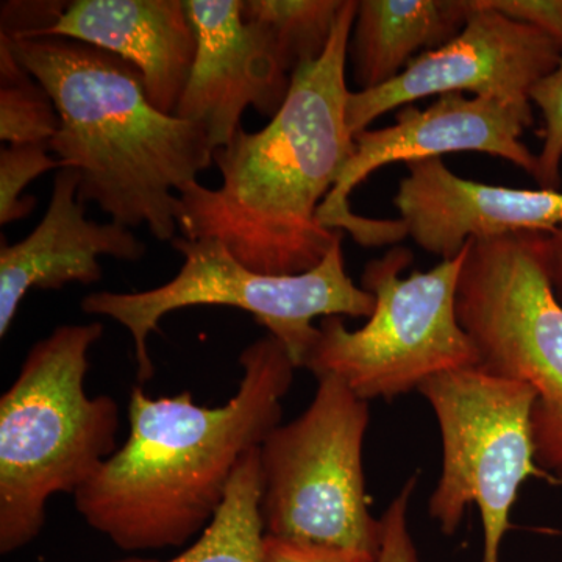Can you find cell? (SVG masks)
<instances>
[{
    "mask_svg": "<svg viewBox=\"0 0 562 562\" xmlns=\"http://www.w3.org/2000/svg\"><path fill=\"white\" fill-rule=\"evenodd\" d=\"M346 0L327 49L291 76L283 106L265 128H239L214 151L217 190L199 181L177 198V225L191 241L216 239L244 266L268 276L317 268L344 233L324 227L319 210L355 154L346 121V58L357 16Z\"/></svg>",
    "mask_w": 562,
    "mask_h": 562,
    "instance_id": "cell-1",
    "label": "cell"
},
{
    "mask_svg": "<svg viewBox=\"0 0 562 562\" xmlns=\"http://www.w3.org/2000/svg\"><path fill=\"white\" fill-rule=\"evenodd\" d=\"M238 391L221 406L191 392L132 390L127 441L76 495L77 513L124 552L187 546L213 522L244 454L281 424L297 371L283 344L257 339L239 355Z\"/></svg>",
    "mask_w": 562,
    "mask_h": 562,
    "instance_id": "cell-2",
    "label": "cell"
},
{
    "mask_svg": "<svg viewBox=\"0 0 562 562\" xmlns=\"http://www.w3.org/2000/svg\"><path fill=\"white\" fill-rule=\"evenodd\" d=\"M9 35L55 103L60 128L49 149L79 172V201L172 241L179 192L214 162L205 131L155 109L139 70L117 55L60 36Z\"/></svg>",
    "mask_w": 562,
    "mask_h": 562,
    "instance_id": "cell-3",
    "label": "cell"
},
{
    "mask_svg": "<svg viewBox=\"0 0 562 562\" xmlns=\"http://www.w3.org/2000/svg\"><path fill=\"white\" fill-rule=\"evenodd\" d=\"M101 322L60 325L33 344L0 397V553L35 541L58 494L76 495L117 452L120 406L85 390Z\"/></svg>",
    "mask_w": 562,
    "mask_h": 562,
    "instance_id": "cell-4",
    "label": "cell"
},
{
    "mask_svg": "<svg viewBox=\"0 0 562 562\" xmlns=\"http://www.w3.org/2000/svg\"><path fill=\"white\" fill-rule=\"evenodd\" d=\"M184 258L168 283L140 292H92L81 299V312L110 317L127 328L133 339L138 380L149 382L154 362L149 336L160 330L166 314L191 306H232L244 310L269 335L283 344L295 368L302 369L316 341L317 317H369L375 299L357 286L346 271L342 241L312 271L299 276H268L251 271L216 239L173 238Z\"/></svg>",
    "mask_w": 562,
    "mask_h": 562,
    "instance_id": "cell-5",
    "label": "cell"
},
{
    "mask_svg": "<svg viewBox=\"0 0 562 562\" xmlns=\"http://www.w3.org/2000/svg\"><path fill=\"white\" fill-rule=\"evenodd\" d=\"M465 247L430 271H402L413 254L395 246L366 265L361 288L375 299L368 322L349 330L342 317L321 321L303 368L335 376L362 401H392L439 373L480 364L479 351L457 316L458 280Z\"/></svg>",
    "mask_w": 562,
    "mask_h": 562,
    "instance_id": "cell-6",
    "label": "cell"
},
{
    "mask_svg": "<svg viewBox=\"0 0 562 562\" xmlns=\"http://www.w3.org/2000/svg\"><path fill=\"white\" fill-rule=\"evenodd\" d=\"M546 233L476 239L465 247L457 316L486 371L530 384L536 462L562 480V305L543 260Z\"/></svg>",
    "mask_w": 562,
    "mask_h": 562,
    "instance_id": "cell-7",
    "label": "cell"
},
{
    "mask_svg": "<svg viewBox=\"0 0 562 562\" xmlns=\"http://www.w3.org/2000/svg\"><path fill=\"white\" fill-rule=\"evenodd\" d=\"M369 424V402L335 376L317 379L308 408L260 447L266 535L379 558L383 525L369 508L362 468Z\"/></svg>",
    "mask_w": 562,
    "mask_h": 562,
    "instance_id": "cell-8",
    "label": "cell"
},
{
    "mask_svg": "<svg viewBox=\"0 0 562 562\" xmlns=\"http://www.w3.org/2000/svg\"><path fill=\"white\" fill-rule=\"evenodd\" d=\"M438 420L441 476L428 514L442 535L458 531L475 506L483 527L482 562H501L519 492L531 476L549 479L536 462L530 384L482 366L431 376L419 390Z\"/></svg>",
    "mask_w": 562,
    "mask_h": 562,
    "instance_id": "cell-9",
    "label": "cell"
},
{
    "mask_svg": "<svg viewBox=\"0 0 562 562\" xmlns=\"http://www.w3.org/2000/svg\"><path fill=\"white\" fill-rule=\"evenodd\" d=\"M531 124L532 113L492 99L465 98L462 92L439 95L425 110L403 106L391 127L355 136L353 157L322 203L321 224L330 231L350 233L355 241L366 247L405 239L401 221L368 220L350 209L351 191L391 162L408 165L454 151H482L513 162L536 179L538 155L531 154L520 140Z\"/></svg>",
    "mask_w": 562,
    "mask_h": 562,
    "instance_id": "cell-10",
    "label": "cell"
},
{
    "mask_svg": "<svg viewBox=\"0 0 562 562\" xmlns=\"http://www.w3.org/2000/svg\"><path fill=\"white\" fill-rule=\"evenodd\" d=\"M561 60L562 44L552 36L472 0L464 27L449 43L417 55L383 87L350 91L347 125L357 136L387 111L450 92H472L532 113V88Z\"/></svg>",
    "mask_w": 562,
    "mask_h": 562,
    "instance_id": "cell-11",
    "label": "cell"
},
{
    "mask_svg": "<svg viewBox=\"0 0 562 562\" xmlns=\"http://www.w3.org/2000/svg\"><path fill=\"white\" fill-rule=\"evenodd\" d=\"M184 7L198 52L176 116L201 125L216 151L241 128L249 106L276 116L291 76L265 29L244 20L243 0H184Z\"/></svg>",
    "mask_w": 562,
    "mask_h": 562,
    "instance_id": "cell-12",
    "label": "cell"
},
{
    "mask_svg": "<svg viewBox=\"0 0 562 562\" xmlns=\"http://www.w3.org/2000/svg\"><path fill=\"white\" fill-rule=\"evenodd\" d=\"M394 205L420 249L453 260L465 244L562 225V192L514 190L462 179L441 158L412 161Z\"/></svg>",
    "mask_w": 562,
    "mask_h": 562,
    "instance_id": "cell-13",
    "label": "cell"
},
{
    "mask_svg": "<svg viewBox=\"0 0 562 562\" xmlns=\"http://www.w3.org/2000/svg\"><path fill=\"white\" fill-rule=\"evenodd\" d=\"M76 169L55 173L46 214L27 238L0 247V338H5L22 301L32 290H61L102 280L99 257L139 261L146 244L131 228L90 221L79 201Z\"/></svg>",
    "mask_w": 562,
    "mask_h": 562,
    "instance_id": "cell-14",
    "label": "cell"
},
{
    "mask_svg": "<svg viewBox=\"0 0 562 562\" xmlns=\"http://www.w3.org/2000/svg\"><path fill=\"white\" fill-rule=\"evenodd\" d=\"M9 33L60 36L117 55L139 70L151 105L171 116L198 52L184 0H74L47 27Z\"/></svg>",
    "mask_w": 562,
    "mask_h": 562,
    "instance_id": "cell-15",
    "label": "cell"
},
{
    "mask_svg": "<svg viewBox=\"0 0 562 562\" xmlns=\"http://www.w3.org/2000/svg\"><path fill=\"white\" fill-rule=\"evenodd\" d=\"M471 11L472 0H360L349 41L360 91L390 83L419 52L449 43Z\"/></svg>",
    "mask_w": 562,
    "mask_h": 562,
    "instance_id": "cell-16",
    "label": "cell"
},
{
    "mask_svg": "<svg viewBox=\"0 0 562 562\" xmlns=\"http://www.w3.org/2000/svg\"><path fill=\"white\" fill-rule=\"evenodd\" d=\"M260 447L244 454L213 522L179 557L168 561L125 558L113 562H265Z\"/></svg>",
    "mask_w": 562,
    "mask_h": 562,
    "instance_id": "cell-17",
    "label": "cell"
},
{
    "mask_svg": "<svg viewBox=\"0 0 562 562\" xmlns=\"http://www.w3.org/2000/svg\"><path fill=\"white\" fill-rule=\"evenodd\" d=\"M346 0H244V20L261 25L290 76L330 43Z\"/></svg>",
    "mask_w": 562,
    "mask_h": 562,
    "instance_id": "cell-18",
    "label": "cell"
},
{
    "mask_svg": "<svg viewBox=\"0 0 562 562\" xmlns=\"http://www.w3.org/2000/svg\"><path fill=\"white\" fill-rule=\"evenodd\" d=\"M60 128L49 92L18 58L9 33L0 31V139L49 143Z\"/></svg>",
    "mask_w": 562,
    "mask_h": 562,
    "instance_id": "cell-19",
    "label": "cell"
},
{
    "mask_svg": "<svg viewBox=\"0 0 562 562\" xmlns=\"http://www.w3.org/2000/svg\"><path fill=\"white\" fill-rule=\"evenodd\" d=\"M49 143L9 144L0 150V224L22 221L36 209L25 188L43 173L66 169L50 157Z\"/></svg>",
    "mask_w": 562,
    "mask_h": 562,
    "instance_id": "cell-20",
    "label": "cell"
},
{
    "mask_svg": "<svg viewBox=\"0 0 562 562\" xmlns=\"http://www.w3.org/2000/svg\"><path fill=\"white\" fill-rule=\"evenodd\" d=\"M531 103L542 113V149L538 155V180L541 190L558 191L562 165V60L531 91Z\"/></svg>",
    "mask_w": 562,
    "mask_h": 562,
    "instance_id": "cell-21",
    "label": "cell"
},
{
    "mask_svg": "<svg viewBox=\"0 0 562 562\" xmlns=\"http://www.w3.org/2000/svg\"><path fill=\"white\" fill-rule=\"evenodd\" d=\"M417 486V476L413 475L403 484L398 494L392 498L382 519L383 538L376 562H420L409 530V503Z\"/></svg>",
    "mask_w": 562,
    "mask_h": 562,
    "instance_id": "cell-22",
    "label": "cell"
},
{
    "mask_svg": "<svg viewBox=\"0 0 562 562\" xmlns=\"http://www.w3.org/2000/svg\"><path fill=\"white\" fill-rule=\"evenodd\" d=\"M482 5L538 29L562 44V0H482Z\"/></svg>",
    "mask_w": 562,
    "mask_h": 562,
    "instance_id": "cell-23",
    "label": "cell"
},
{
    "mask_svg": "<svg viewBox=\"0 0 562 562\" xmlns=\"http://www.w3.org/2000/svg\"><path fill=\"white\" fill-rule=\"evenodd\" d=\"M265 562H376V558L358 550L292 542L266 535Z\"/></svg>",
    "mask_w": 562,
    "mask_h": 562,
    "instance_id": "cell-24",
    "label": "cell"
},
{
    "mask_svg": "<svg viewBox=\"0 0 562 562\" xmlns=\"http://www.w3.org/2000/svg\"><path fill=\"white\" fill-rule=\"evenodd\" d=\"M543 260H546L547 276L552 284L554 297L562 305V225L552 233H546Z\"/></svg>",
    "mask_w": 562,
    "mask_h": 562,
    "instance_id": "cell-25",
    "label": "cell"
}]
</instances>
